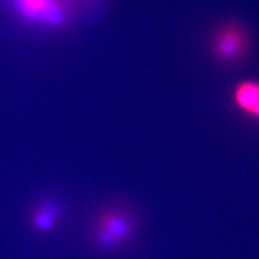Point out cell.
<instances>
[{
	"label": "cell",
	"mask_w": 259,
	"mask_h": 259,
	"mask_svg": "<svg viewBox=\"0 0 259 259\" xmlns=\"http://www.w3.org/2000/svg\"><path fill=\"white\" fill-rule=\"evenodd\" d=\"M11 4L18 17L36 27L57 29L69 18L65 0H11Z\"/></svg>",
	"instance_id": "obj_1"
},
{
	"label": "cell",
	"mask_w": 259,
	"mask_h": 259,
	"mask_svg": "<svg viewBox=\"0 0 259 259\" xmlns=\"http://www.w3.org/2000/svg\"><path fill=\"white\" fill-rule=\"evenodd\" d=\"M250 38L247 31L238 23H227L218 29L211 38V53L223 64L240 61L247 53Z\"/></svg>",
	"instance_id": "obj_2"
},
{
	"label": "cell",
	"mask_w": 259,
	"mask_h": 259,
	"mask_svg": "<svg viewBox=\"0 0 259 259\" xmlns=\"http://www.w3.org/2000/svg\"><path fill=\"white\" fill-rule=\"evenodd\" d=\"M63 209L58 200L46 198L41 199L32 206L29 212L28 221L32 232L38 234H48L56 228L60 221Z\"/></svg>",
	"instance_id": "obj_3"
},
{
	"label": "cell",
	"mask_w": 259,
	"mask_h": 259,
	"mask_svg": "<svg viewBox=\"0 0 259 259\" xmlns=\"http://www.w3.org/2000/svg\"><path fill=\"white\" fill-rule=\"evenodd\" d=\"M130 233V225L127 220L118 213H106L100 220L97 227V239L103 246H114L127 238Z\"/></svg>",
	"instance_id": "obj_4"
},
{
	"label": "cell",
	"mask_w": 259,
	"mask_h": 259,
	"mask_svg": "<svg viewBox=\"0 0 259 259\" xmlns=\"http://www.w3.org/2000/svg\"><path fill=\"white\" fill-rule=\"evenodd\" d=\"M233 103L241 113L259 121V82L242 80L233 90Z\"/></svg>",
	"instance_id": "obj_5"
}]
</instances>
